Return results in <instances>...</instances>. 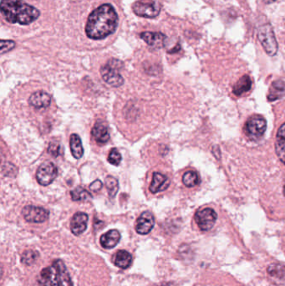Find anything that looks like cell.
<instances>
[{"instance_id": "cell-2", "label": "cell", "mask_w": 285, "mask_h": 286, "mask_svg": "<svg viewBox=\"0 0 285 286\" xmlns=\"http://www.w3.org/2000/svg\"><path fill=\"white\" fill-rule=\"evenodd\" d=\"M1 13L8 22L21 25H31L40 15V12L23 0H1Z\"/></svg>"}, {"instance_id": "cell-15", "label": "cell", "mask_w": 285, "mask_h": 286, "mask_svg": "<svg viewBox=\"0 0 285 286\" xmlns=\"http://www.w3.org/2000/svg\"><path fill=\"white\" fill-rule=\"evenodd\" d=\"M51 102V97L44 91H38L31 95L29 103L36 109L47 108Z\"/></svg>"}, {"instance_id": "cell-33", "label": "cell", "mask_w": 285, "mask_h": 286, "mask_svg": "<svg viewBox=\"0 0 285 286\" xmlns=\"http://www.w3.org/2000/svg\"><path fill=\"white\" fill-rule=\"evenodd\" d=\"M263 3H266V4H270V3H274L276 2L277 0H263Z\"/></svg>"}, {"instance_id": "cell-24", "label": "cell", "mask_w": 285, "mask_h": 286, "mask_svg": "<svg viewBox=\"0 0 285 286\" xmlns=\"http://www.w3.org/2000/svg\"><path fill=\"white\" fill-rule=\"evenodd\" d=\"M269 275L274 278L285 280V264L274 263L268 267L267 270Z\"/></svg>"}, {"instance_id": "cell-27", "label": "cell", "mask_w": 285, "mask_h": 286, "mask_svg": "<svg viewBox=\"0 0 285 286\" xmlns=\"http://www.w3.org/2000/svg\"><path fill=\"white\" fill-rule=\"evenodd\" d=\"M38 253L36 251L26 250L21 255V262L25 265H31L37 260Z\"/></svg>"}, {"instance_id": "cell-20", "label": "cell", "mask_w": 285, "mask_h": 286, "mask_svg": "<svg viewBox=\"0 0 285 286\" xmlns=\"http://www.w3.org/2000/svg\"><path fill=\"white\" fill-rule=\"evenodd\" d=\"M284 97H285V82L282 80L274 81L269 90L268 99L270 102H274Z\"/></svg>"}, {"instance_id": "cell-17", "label": "cell", "mask_w": 285, "mask_h": 286, "mask_svg": "<svg viewBox=\"0 0 285 286\" xmlns=\"http://www.w3.org/2000/svg\"><path fill=\"white\" fill-rule=\"evenodd\" d=\"M91 133L96 143L101 145H104L110 140V134L107 127L102 122H96L92 128Z\"/></svg>"}, {"instance_id": "cell-26", "label": "cell", "mask_w": 285, "mask_h": 286, "mask_svg": "<svg viewBox=\"0 0 285 286\" xmlns=\"http://www.w3.org/2000/svg\"><path fill=\"white\" fill-rule=\"evenodd\" d=\"M105 184L108 190V194L110 198H114L119 190L118 180L112 176H107L105 179Z\"/></svg>"}, {"instance_id": "cell-16", "label": "cell", "mask_w": 285, "mask_h": 286, "mask_svg": "<svg viewBox=\"0 0 285 286\" xmlns=\"http://www.w3.org/2000/svg\"><path fill=\"white\" fill-rule=\"evenodd\" d=\"M121 240V234L116 229H110L109 231L102 234L100 243L102 247L107 250H110L115 247Z\"/></svg>"}, {"instance_id": "cell-25", "label": "cell", "mask_w": 285, "mask_h": 286, "mask_svg": "<svg viewBox=\"0 0 285 286\" xmlns=\"http://www.w3.org/2000/svg\"><path fill=\"white\" fill-rule=\"evenodd\" d=\"M182 182L186 187H195L200 183V178L198 173L194 171H188L182 177Z\"/></svg>"}, {"instance_id": "cell-14", "label": "cell", "mask_w": 285, "mask_h": 286, "mask_svg": "<svg viewBox=\"0 0 285 286\" xmlns=\"http://www.w3.org/2000/svg\"><path fill=\"white\" fill-rule=\"evenodd\" d=\"M169 186H170V180L168 177L156 172L154 173L152 176V181L149 187V190L151 193L156 194V193L163 192L165 190L168 189Z\"/></svg>"}, {"instance_id": "cell-6", "label": "cell", "mask_w": 285, "mask_h": 286, "mask_svg": "<svg viewBox=\"0 0 285 286\" xmlns=\"http://www.w3.org/2000/svg\"><path fill=\"white\" fill-rule=\"evenodd\" d=\"M132 10L137 16L153 19L161 12V5L156 0H138L132 5Z\"/></svg>"}, {"instance_id": "cell-34", "label": "cell", "mask_w": 285, "mask_h": 286, "mask_svg": "<svg viewBox=\"0 0 285 286\" xmlns=\"http://www.w3.org/2000/svg\"><path fill=\"white\" fill-rule=\"evenodd\" d=\"M284 194L285 195V186H284Z\"/></svg>"}, {"instance_id": "cell-32", "label": "cell", "mask_w": 285, "mask_h": 286, "mask_svg": "<svg viewBox=\"0 0 285 286\" xmlns=\"http://www.w3.org/2000/svg\"><path fill=\"white\" fill-rule=\"evenodd\" d=\"M14 168H16L13 164L10 166V163H6L5 165L3 166V169H8V171H3V173L5 174L6 176H15L16 174H14V170H12V169H14ZM15 172H17V171H15Z\"/></svg>"}, {"instance_id": "cell-3", "label": "cell", "mask_w": 285, "mask_h": 286, "mask_svg": "<svg viewBox=\"0 0 285 286\" xmlns=\"http://www.w3.org/2000/svg\"><path fill=\"white\" fill-rule=\"evenodd\" d=\"M35 286H73V283L65 263L55 259L39 272Z\"/></svg>"}, {"instance_id": "cell-23", "label": "cell", "mask_w": 285, "mask_h": 286, "mask_svg": "<svg viewBox=\"0 0 285 286\" xmlns=\"http://www.w3.org/2000/svg\"><path fill=\"white\" fill-rule=\"evenodd\" d=\"M72 200L76 202H84L90 200L92 198L91 193L83 187H78L71 192Z\"/></svg>"}, {"instance_id": "cell-7", "label": "cell", "mask_w": 285, "mask_h": 286, "mask_svg": "<svg viewBox=\"0 0 285 286\" xmlns=\"http://www.w3.org/2000/svg\"><path fill=\"white\" fill-rule=\"evenodd\" d=\"M266 120L260 116H253L248 120L244 126L245 134L252 141H258L266 131Z\"/></svg>"}, {"instance_id": "cell-9", "label": "cell", "mask_w": 285, "mask_h": 286, "mask_svg": "<svg viewBox=\"0 0 285 286\" xmlns=\"http://www.w3.org/2000/svg\"><path fill=\"white\" fill-rule=\"evenodd\" d=\"M217 218V213L209 208L199 210L195 214V221L203 231H209L212 229Z\"/></svg>"}, {"instance_id": "cell-11", "label": "cell", "mask_w": 285, "mask_h": 286, "mask_svg": "<svg viewBox=\"0 0 285 286\" xmlns=\"http://www.w3.org/2000/svg\"><path fill=\"white\" fill-rule=\"evenodd\" d=\"M155 225V217L151 212L145 211L137 218L136 231L137 234L145 235L152 230Z\"/></svg>"}, {"instance_id": "cell-1", "label": "cell", "mask_w": 285, "mask_h": 286, "mask_svg": "<svg viewBox=\"0 0 285 286\" xmlns=\"http://www.w3.org/2000/svg\"><path fill=\"white\" fill-rule=\"evenodd\" d=\"M118 25V15L110 3L96 8L88 17L85 26L86 36L92 39H103L115 32Z\"/></svg>"}, {"instance_id": "cell-12", "label": "cell", "mask_w": 285, "mask_h": 286, "mask_svg": "<svg viewBox=\"0 0 285 286\" xmlns=\"http://www.w3.org/2000/svg\"><path fill=\"white\" fill-rule=\"evenodd\" d=\"M140 37L146 44L154 48H162L166 45L167 36L161 32L145 31L141 34Z\"/></svg>"}, {"instance_id": "cell-22", "label": "cell", "mask_w": 285, "mask_h": 286, "mask_svg": "<svg viewBox=\"0 0 285 286\" xmlns=\"http://www.w3.org/2000/svg\"><path fill=\"white\" fill-rule=\"evenodd\" d=\"M251 86H252V81H251L249 76L244 75L233 86V93L235 94L236 96L239 97L245 92L249 91Z\"/></svg>"}, {"instance_id": "cell-8", "label": "cell", "mask_w": 285, "mask_h": 286, "mask_svg": "<svg viewBox=\"0 0 285 286\" xmlns=\"http://www.w3.org/2000/svg\"><path fill=\"white\" fill-rule=\"evenodd\" d=\"M58 175V168L52 163H44L36 172V180L41 186H48L54 182Z\"/></svg>"}, {"instance_id": "cell-18", "label": "cell", "mask_w": 285, "mask_h": 286, "mask_svg": "<svg viewBox=\"0 0 285 286\" xmlns=\"http://www.w3.org/2000/svg\"><path fill=\"white\" fill-rule=\"evenodd\" d=\"M275 151L278 157L285 165V123L278 131L275 142Z\"/></svg>"}, {"instance_id": "cell-19", "label": "cell", "mask_w": 285, "mask_h": 286, "mask_svg": "<svg viewBox=\"0 0 285 286\" xmlns=\"http://www.w3.org/2000/svg\"><path fill=\"white\" fill-rule=\"evenodd\" d=\"M114 264L118 268L126 270L132 264V256L129 252L126 250L118 251L113 258Z\"/></svg>"}, {"instance_id": "cell-10", "label": "cell", "mask_w": 285, "mask_h": 286, "mask_svg": "<svg viewBox=\"0 0 285 286\" xmlns=\"http://www.w3.org/2000/svg\"><path fill=\"white\" fill-rule=\"evenodd\" d=\"M23 217L29 223H44L48 219L50 213L42 207L27 205L22 210Z\"/></svg>"}, {"instance_id": "cell-13", "label": "cell", "mask_w": 285, "mask_h": 286, "mask_svg": "<svg viewBox=\"0 0 285 286\" xmlns=\"http://www.w3.org/2000/svg\"><path fill=\"white\" fill-rule=\"evenodd\" d=\"M89 217L85 213L78 212L72 217L71 222V230L72 234L75 236H79L83 234L87 228V223Z\"/></svg>"}, {"instance_id": "cell-21", "label": "cell", "mask_w": 285, "mask_h": 286, "mask_svg": "<svg viewBox=\"0 0 285 286\" xmlns=\"http://www.w3.org/2000/svg\"><path fill=\"white\" fill-rule=\"evenodd\" d=\"M70 147L72 155L74 158L80 159L84 155V148L80 137L77 134H72L70 139Z\"/></svg>"}, {"instance_id": "cell-31", "label": "cell", "mask_w": 285, "mask_h": 286, "mask_svg": "<svg viewBox=\"0 0 285 286\" xmlns=\"http://www.w3.org/2000/svg\"><path fill=\"white\" fill-rule=\"evenodd\" d=\"M102 187H103V182L99 180V179H97L96 181H94L91 185H90V189L91 191H93V192H99L100 190L102 189Z\"/></svg>"}, {"instance_id": "cell-28", "label": "cell", "mask_w": 285, "mask_h": 286, "mask_svg": "<svg viewBox=\"0 0 285 286\" xmlns=\"http://www.w3.org/2000/svg\"><path fill=\"white\" fill-rule=\"evenodd\" d=\"M121 155L116 148H112L110 150L109 156H108V162L114 166H118L121 162Z\"/></svg>"}, {"instance_id": "cell-4", "label": "cell", "mask_w": 285, "mask_h": 286, "mask_svg": "<svg viewBox=\"0 0 285 286\" xmlns=\"http://www.w3.org/2000/svg\"><path fill=\"white\" fill-rule=\"evenodd\" d=\"M123 63L116 59H111L101 68V74L103 80L112 87H120L123 85L124 79L120 71Z\"/></svg>"}, {"instance_id": "cell-29", "label": "cell", "mask_w": 285, "mask_h": 286, "mask_svg": "<svg viewBox=\"0 0 285 286\" xmlns=\"http://www.w3.org/2000/svg\"><path fill=\"white\" fill-rule=\"evenodd\" d=\"M15 47V42L13 40H1V54L3 55L5 53L13 50Z\"/></svg>"}, {"instance_id": "cell-30", "label": "cell", "mask_w": 285, "mask_h": 286, "mask_svg": "<svg viewBox=\"0 0 285 286\" xmlns=\"http://www.w3.org/2000/svg\"><path fill=\"white\" fill-rule=\"evenodd\" d=\"M48 152L54 157H57L61 152V145L59 143H50L48 147Z\"/></svg>"}, {"instance_id": "cell-5", "label": "cell", "mask_w": 285, "mask_h": 286, "mask_svg": "<svg viewBox=\"0 0 285 286\" xmlns=\"http://www.w3.org/2000/svg\"><path fill=\"white\" fill-rule=\"evenodd\" d=\"M258 39L265 52L270 56L276 55L279 50V44L275 38L274 31L270 24H265L259 27Z\"/></svg>"}]
</instances>
